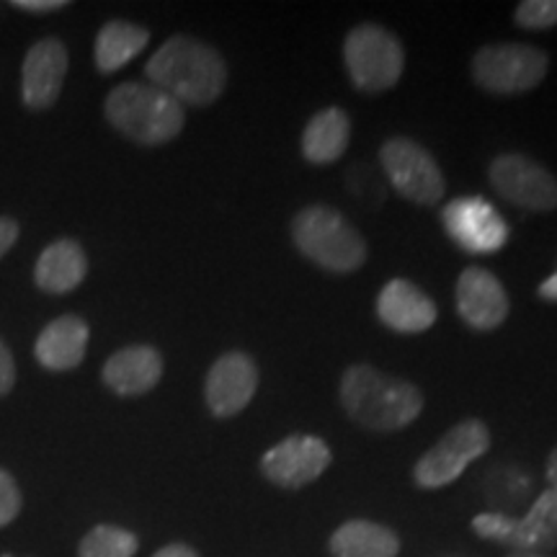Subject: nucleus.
Listing matches in <instances>:
<instances>
[{
	"mask_svg": "<svg viewBox=\"0 0 557 557\" xmlns=\"http://www.w3.org/2000/svg\"><path fill=\"white\" fill-rule=\"evenodd\" d=\"M508 295L493 271L470 267L457 278V312L470 329L493 331L508 318Z\"/></svg>",
	"mask_w": 557,
	"mask_h": 557,
	"instance_id": "4468645a",
	"label": "nucleus"
},
{
	"mask_svg": "<svg viewBox=\"0 0 557 557\" xmlns=\"http://www.w3.org/2000/svg\"><path fill=\"white\" fill-rule=\"evenodd\" d=\"M107 120L120 135L139 145H163L181 135L186 111L173 96L145 83H122L109 94Z\"/></svg>",
	"mask_w": 557,
	"mask_h": 557,
	"instance_id": "7ed1b4c3",
	"label": "nucleus"
},
{
	"mask_svg": "<svg viewBox=\"0 0 557 557\" xmlns=\"http://www.w3.org/2000/svg\"><path fill=\"white\" fill-rule=\"evenodd\" d=\"M487 449H491V431L478 418H468V421L451 426L426 455L418 459L413 468L416 483L426 491L455 483Z\"/></svg>",
	"mask_w": 557,
	"mask_h": 557,
	"instance_id": "0eeeda50",
	"label": "nucleus"
},
{
	"mask_svg": "<svg viewBox=\"0 0 557 557\" xmlns=\"http://www.w3.org/2000/svg\"><path fill=\"white\" fill-rule=\"evenodd\" d=\"M338 395L354 423L382 434L410 426L423 410V393L413 382L389 377L369 364L348 367Z\"/></svg>",
	"mask_w": 557,
	"mask_h": 557,
	"instance_id": "f257e3e1",
	"label": "nucleus"
},
{
	"mask_svg": "<svg viewBox=\"0 0 557 557\" xmlns=\"http://www.w3.org/2000/svg\"><path fill=\"white\" fill-rule=\"evenodd\" d=\"M487 181L498 197L527 212H553L557 207V178L521 152H504L493 160Z\"/></svg>",
	"mask_w": 557,
	"mask_h": 557,
	"instance_id": "9d476101",
	"label": "nucleus"
},
{
	"mask_svg": "<svg viewBox=\"0 0 557 557\" xmlns=\"http://www.w3.org/2000/svg\"><path fill=\"white\" fill-rule=\"evenodd\" d=\"M259 389V367L243 351H230L214 361L205 382L207 406L218 418H233L248 408Z\"/></svg>",
	"mask_w": 557,
	"mask_h": 557,
	"instance_id": "ddd939ff",
	"label": "nucleus"
},
{
	"mask_svg": "<svg viewBox=\"0 0 557 557\" xmlns=\"http://www.w3.org/2000/svg\"><path fill=\"white\" fill-rule=\"evenodd\" d=\"M348 78L361 94H385L398 86L406 67V52L393 32L377 24H361L344 41Z\"/></svg>",
	"mask_w": 557,
	"mask_h": 557,
	"instance_id": "39448f33",
	"label": "nucleus"
},
{
	"mask_svg": "<svg viewBox=\"0 0 557 557\" xmlns=\"http://www.w3.org/2000/svg\"><path fill=\"white\" fill-rule=\"evenodd\" d=\"M139 540L122 527H94L78 545V557H135Z\"/></svg>",
	"mask_w": 557,
	"mask_h": 557,
	"instance_id": "5701e85b",
	"label": "nucleus"
},
{
	"mask_svg": "<svg viewBox=\"0 0 557 557\" xmlns=\"http://www.w3.org/2000/svg\"><path fill=\"white\" fill-rule=\"evenodd\" d=\"M351 139V120L344 109L318 111L302 132V156L308 163L331 165L344 156Z\"/></svg>",
	"mask_w": 557,
	"mask_h": 557,
	"instance_id": "aec40b11",
	"label": "nucleus"
},
{
	"mask_svg": "<svg viewBox=\"0 0 557 557\" xmlns=\"http://www.w3.org/2000/svg\"><path fill=\"white\" fill-rule=\"evenodd\" d=\"M292 238L305 259L325 271L348 274L367 261V243L359 230L331 207L312 205L297 212L292 220Z\"/></svg>",
	"mask_w": 557,
	"mask_h": 557,
	"instance_id": "20e7f679",
	"label": "nucleus"
},
{
	"mask_svg": "<svg viewBox=\"0 0 557 557\" xmlns=\"http://www.w3.org/2000/svg\"><path fill=\"white\" fill-rule=\"evenodd\" d=\"M163 377V357L152 346H127L103 364V382L122 398L150 393Z\"/></svg>",
	"mask_w": 557,
	"mask_h": 557,
	"instance_id": "f3484780",
	"label": "nucleus"
},
{
	"mask_svg": "<svg viewBox=\"0 0 557 557\" xmlns=\"http://www.w3.org/2000/svg\"><path fill=\"white\" fill-rule=\"evenodd\" d=\"M537 295L545 299V302H557V271H555L553 276H547L545 282L540 284Z\"/></svg>",
	"mask_w": 557,
	"mask_h": 557,
	"instance_id": "c756f323",
	"label": "nucleus"
},
{
	"mask_svg": "<svg viewBox=\"0 0 557 557\" xmlns=\"http://www.w3.org/2000/svg\"><path fill=\"white\" fill-rule=\"evenodd\" d=\"M513 21L529 32L553 29L557 26V0H524L517 5Z\"/></svg>",
	"mask_w": 557,
	"mask_h": 557,
	"instance_id": "b1692460",
	"label": "nucleus"
},
{
	"mask_svg": "<svg viewBox=\"0 0 557 557\" xmlns=\"http://www.w3.org/2000/svg\"><path fill=\"white\" fill-rule=\"evenodd\" d=\"M88 348V325L78 315H62L52 320L45 331L39 333L34 357L41 367L52 372H67L75 369L86 357Z\"/></svg>",
	"mask_w": 557,
	"mask_h": 557,
	"instance_id": "a211bd4d",
	"label": "nucleus"
},
{
	"mask_svg": "<svg viewBox=\"0 0 557 557\" xmlns=\"http://www.w3.org/2000/svg\"><path fill=\"white\" fill-rule=\"evenodd\" d=\"M13 385H16V364H13L9 346H5L3 338H0V398L9 395Z\"/></svg>",
	"mask_w": 557,
	"mask_h": 557,
	"instance_id": "a878e982",
	"label": "nucleus"
},
{
	"mask_svg": "<svg viewBox=\"0 0 557 557\" xmlns=\"http://www.w3.org/2000/svg\"><path fill=\"white\" fill-rule=\"evenodd\" d=\"M472 529L478 537L513 547V553L553 549L557 545V493L547 487L521 519L506 513H480L472 519Z\"/></svg>",
	"mask_w": 557,
	"mask_h": 557,
	"instance_id": "1a4fd4ad",
	"label": "nucleus"
},
{
	"mask_svg": "<svg viewBox=\"0 0 557 557\" xmlns=\"http://www.w3.org/2000/svg\"><path fill=\"white\" fill-rule=\"evenodd\" d=\"M442 225L451 243L475 256L498 253L508 243L506 220L483 197L451 199L442 209Z\"/></svg>",
	"mask_w": 557,
	"mask_h": 557,
	"instance_id": "9b49d317",
	"label": "nucleus"
},
{
	"mask_svg": "<svg viewBox=\"0 0 557 557\" xmlns=\"http://www.w3.org/2000/svg\"><path fill=\"white\" fill-rule=\"evenodd\" d=\"M150 32L143 26L129 24V21H109L96 37V67L101 73H116V70L135 60L139 52L148 47Z\"/></svg>",
	"mask_w": 557,
	"mask_h": 557,
	"instance_id": "4be33fe9",
	"label": "nucleus"
},
{
	"mask_svg": "<svg viewBox=\"0 0 557 557\" xmlns=\"http://www.w3.org/2000/svg\"><path fill=\"white\" fill-rule=\"evenodd\" d=\"M506 557H545V555H537V553H511Z\"/></svg>",
	"mask_w": 557,
	"mask_h": 557,
	"instance_id": "2f4dec72",
	"label": "nucleus"
},
{
	"mask_svg": "<svg viewBox=\"0 0 557 557\" xmlns=\"http://www.w3.org/2000/svg\"><path fill=\"white\" fill-rule=\"evenodd\" d=\"M331 553L336 557H398L400 540L393 529L374 521H346L331 537Z\"/></svg>",
	"mask_w": 557,
	"mask_h": 557,
	"instance_id": "412c9836",
	"label": "nucleus"
},
{
	"mask_svg": "<svg viewBox=\"0 0 557 557\" xmlns=\"http://www.w3.org/2000/svg\"><path fill=\"white\" fill-rule=\"evenodd\" d=\"M331 447L318 436H287L274 444L261 459V472L274 485L305 487L318 480L331 465Z\"/></svg>",
	"mask_w": 557,
	"mask_h": 557,
	"instance_id": "f8f14e48",
	"label": "nucleus"
},
{
	"mask_svg": "<svg viewBox=\"0 0 557 557\" xmlns=\"http://www.w3.org/2000/svg\"><path fill=\"white\" fill-rule=\"evenodd\" d=\"M67 73V50L60 39H41L26 52L21 70V99L29 109H47L58 101Z\"/></svg>",
	"mask_w": 557,
	"mask_h": 557,
	"instance_id": "2eb2a0df",
	"label": "nucleus"
},
{
	"mask_svg": "<svg viewBox=\"0 0 557 557\" xmlns=\"http://www.w3.org/2000/svg\"><path fill=\"white\" fill-rule=\"evenodd\" d=\"M382 169L393 189L413 205L431 207L447 191L444 173L426 148L408 137H389L380 150Z\"/></svg>",
	"mask_w": 557,
	"mask_h": 557,
	"instance_id": "6e6552de",
	"label": "nucleus"
},
{
	"mask_svg": "<svg viewBox=\"0 0 557 557\" xmlns=\"http://www.w3.org/2000/svg\"><path fill=\"white\" fill-rule=\"evenodd\" d=\"M88 274V259L75 240L62 238L41 250L37 267H34V282L39 289L50 295H67Z\"/></svg>",
	"mask_w": 557,
	"mask_h": 557,
	"instance_id": "6ab92c4d",
	"label": "nucleus"
},
{
	"mask_svg": "<svg viewBox=\"0 0 557 557\" xmlns=\"http://www.w3.org/2000/svg\"><path fill=\"white\" fill-rule=\"evenodd\" d=\"M152 557H199V555H197V549L189 545H165V547H160Z\"/></svg>",
	"mask_w": 557,
	"mask_h": 557,
	"instance_id": "c85d7f7f",
	"label": "nucleus"
},
{
	"mask_svg": "<svg viewBox=\"0 0 557 557\" xmlns=\"http://www.w3.org/2000/svg\"><path fill=\"white\" fill-rule=\"evenodd\" d=\"M150 86L173 96L181 107H207L227 86V65L214 47L191 37H171L152 54L148 67Z\"/></svg>",
	"mask_w": 557,
	"mask_h": 557,
	"instance_id": "f03ea898",
	"label": "nucleus"
},
{
	"mask_svg": "<svg viewBox=\"0 0 557 557\" xmlns=\"http://www.w3.org/2000/svg\"><path fill=\"white\" fill-rule=\"evenodd\" d=\"M547 480H549V487L557 493V447L553 449V455L547 459Z\"/></svg>",
	"mask_w": 557,
	"mask_h": 557,
	"instance_id": "7c9ffc66",
	"label": "nucleus"
},
{
	"mask_svg": "<svg viewBox=\"0 0 557 557\" xmlns=\"http://www.w3.org/2000/svg\"><path fill=\"white\" fill-rule=\"evenodd\" d=\"M436 305L408 278H393L377 297V318L389 331L423 333L436 323Z\"/></svg>",
	"mask_w": 557,
	"mask_h": 557,
	"instance_id": "dca6fc26",
	"label": "nucleus"
},
{
	"mask_svg": "<svg viewBox=\"0 0 557 557\" xmlns=\"http://www.w3.org/2000/svg\"><path fill=\"white\" fill-rule=\"evenodd\" d=\"M13 9L29 11V13H50L65 9L67 0H13Z\"/></svg>",
	"mask_w": 557,
	"mask_h": 557,
	"instance_id": "bb28decb",
	"label": "nucleus"
},
{
	"mask_svg": "<svg viewBox=\"0 0 557 557\" xmlns=\"http://www.w3.org/2000/svg\"><path fill=\"white\" fill-rule=\"evenodd\" d=\"M549 67L547 52L532 45H487L472 58V81L487 94L517 96L537 88Z\"/></svg>",
	"mask_w": 557,
	"mask_h": 557,
	"instance_id": "423d86ee",
	"label": "nucleus"
},
{
	"mask_svg": "<svg viewBox=\"0 0 557 557\" xmlns=\"http://www.w3.org/2000/svg\"><path fill=\"white\" fill-rule=\"evenodd\" d=\"M18 240V222L11 218H0V259L13 248Z\"/></svg>",
	"mask_w": 557,
	"mask_h": 557,
	"instance_id": "cd10ccee",
	"label": "nucleus"
},
{
	"mask_svg": "<svg viewBox=\"0 0 557 557\" xmlns=\"http://www.w3.org/2000/svg\"><path fill=\"white\" fill-rule=\"evenodd\" d=\"M21 511V491L9 472L0 470V527L11 524Z\"/></svg>",
	"mask_w": 557,
	"mask_h": 557,
	"instance_id": "393cba45",
	"label": "nucleus"
}]
</instances>
